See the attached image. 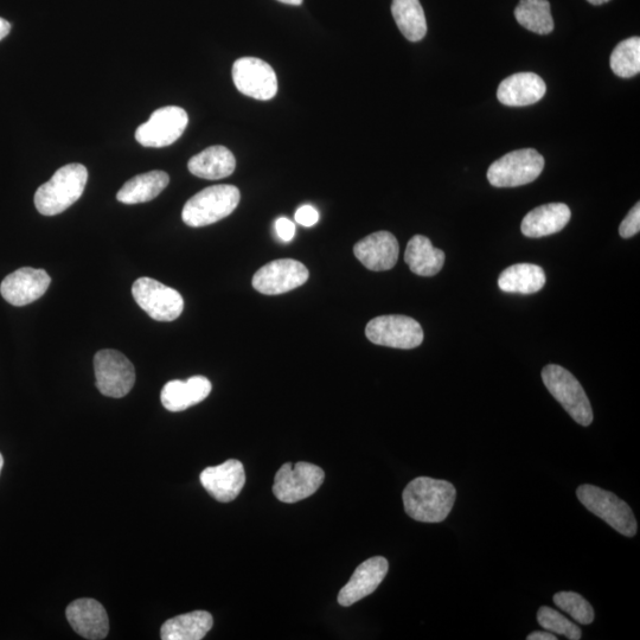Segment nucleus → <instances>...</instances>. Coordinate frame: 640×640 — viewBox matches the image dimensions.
I'll list each match as a JSON object with an SVG mask.
<instances>
[{
	"instance_id": "31",
	"label": "nucleus",
	"mask_w": 640,
	"mask_h": 640,
	"mask_svg": "<svg viewBox=\"0 0 640 640\" xmlns=\"http://www.w3.org/2000/svg\"><path fill=\"white\" fill-rule=\"evenodd\" d=\"M554 604L571 616L581 625H590L594 620V610L590 603L580 594L560 592L554 595Z\"/></svg>"
},
{
	"instance_id": "34",
	"label": "nucleus",
	"mask_w": 640,
	"mask_h": 640,
	"mask_svg": "<svg viewBox=\"0 0 640 640\" xmlns=\"http://www.w3.org/2000/svg\"><path fill=\"white\" fill-rule=\"evenodd\" d=\"M296 221L304 227H313L319 221V213L312 206H303L297 210Z\"/></svg>"
},
{
	"instance_id": "30",
	"label": "nucleus",
	"mask_w": 640,
	"mask_h": 640,
	"mask_svg": "<svg viewBox=\"0 0 640 640\" xmlns=\"http://www.w3.org/2000/svg\"><path fill=\"white\" fill-rule=\"evenodd\" d=\"M537 622L544 630L556 633V635L565 636L571 640L581 639L582 632L580 627L565 616H562L554 608L542 606L537 612Z\"/></svg>"
},
{
	"instance_id": "32",
	"label": "nucleus",
	"mask_w": 640,
	"mask_h": 640,
	"mask_svg": "<svg viewBox=\"0 0 640 640\" xmlns=\"http://www.w3.org/2000/svg\"><path fill=\"white\" fill-rule=\"evenodd\" d=\"M640 230V203L630 210L619 227V234L624 239L633 238Z\"/></svg>"
},
{
	"instance_id": "36",
	"label": "nucleus",
	"mask_w": 640,
	"mask_h": 640,
	"mask_svg": "<svg viewBox=\"0 0 640 640\" xmlns=\"http://www.w3.org/2000/svg\"><path fill=\"white\" fill-rule=\"evenodd\" d=\"M10 30L11 24L8 21H5L4 18H0V41L4 40V38L9 35Z\"/></svg>"
},
{
	"instance_id": "16",
	"label": "nucleus",
	"mask_w": 640,
	"mask_h": 640,
	"mask_svg": "<svg viewBox=\"0 0 640 640\" xmlns=\"http://www.w3.org/2000/svg\"><path fill=\"white\" fill-rule=\"evenodd\" d=\"M389 563L382 556H375L356 568L348 584L338 594V604L349 607L373 594L388 573Z\"/></svg>"
},
{
	"instance_id": "1",
	"label": "nucleus",
	"mask_w": 640,
	"mask_h": 640,
	"mask_svg": "<svg viewBox=\"0 0 640 640\" xmlns=\"http://www.w3.org/2000/svg\"><path fill=\"white\" fill-rule=\"evenodd\" d=\"M402 498L407 515L413 520L440 523L450 515L457 490L446 480L419 477L406 486Z\"/></svg>"
},
{
	"instance_id": "9",
	"label": "nucleus",
	"mask_w": 640,
	"mask_h": 640,
	"mask_svg": "<svg viewBox=\"0 0 640 640\" xmlns=\"http://www.w3.org/2000/svg\"><path fill=\"white\" fill-rule=\"evenodd\" d=\"M136 303L157 322H172L182 315L184 300L178 291L151 278H140L132 286Z\"/></svg>"
},
{
	"instance_id": "8",
	"label": "nucleus",
	"mask_w": 640,
	"mask_h": 640,
	"mask_svg": "<svg viewBox=\"0 0 640 640\" xmlns=\"http://www.w3.org/2000/svg\"><path fill=\"white\" fill-rule=\"evenodd\" d=\"M94 370L96 387L108 398H124L136 382L133 364L117 350L99 351L94 357Z\"/></svg>"
},
{
	"instance_id": "39",
	"label": "nucleus",
	"mask_w": 640,
	"mask_h": 640,
	"mask_svg": "<svg viewBox=\"0 0 640 640\" xmlns=\"http://www.w3.org/2000/svg\"><path fill=\"white\" fill-rule=\"evenodd\" d=\"M3 465H4V459H3L2 453H0V472H2Z\"/></svg>"
},
{
	"instance_id": "37",
	"label": "nucleus",
	"mask_w": 640,
	"mask_h": 640,
	"mask_svg": "<svg viewBox=\"0 0 640 640\" xmlns=\"http://www.w3.org/2000/svg\"><path fill=\"white\" fill-rule=\"evenodd\" d=\"M279 2L288 4V5H294V6H299L303 4V0H279Z\"/></svg>"
},
{
	"instance_id": "29",
	"label": "nucleus",
	"mask_w": 640,
	"mask_h": 640,
	"mask_svg": "<svg viewBox=\"0 0 640 640\" xmlns=\"http://www.w3.org/2000/svg\"><path fill=\"white\" fill-rule=\"evenodd\" d=\"M614 74L622 79H631L640 73V38L631 37L614 48L610 59Z\"/></svg>"
},
{
	"instance_id": "24",
	"label": "nucleus",
	"mask_w": 640,
	"mask_h": 640,
	"mask_svg": "<svg viewBox=\"0 0 640 640\" xmlns=\"http://www.w3.org/2000/svg\"><path fill=\"white\" fill-rule=\"evenodd\" d=\"M214 625L213 616L207 611L181 614L165 622L160 629L163 640H201Z\"/></svg>"
},
{
	"instance_id": "25",
	"label": "nucleus",
	"mask_w": 640,
	"mask_h": 640,
	"mask_svg": "<svg viewBox=\"0 0 640 640\" xmlns=\"http://www.w3.org/2000/svg\"><path fill=\"white\" fill-rule=\"evenodd\" d=\"M170 177L164 171H151L138 175L126 182L117 195V200L124 204H139L155 200L166 187Z\"/></svg>"
},
{
	"instance_id": "17",
	"label": "nucleus",
	"mask_w": 640,
	"mask_h": 640,
	"mask_svg": "<svg viewBox=\"0 0 640 640\" xmlns=\"http://www.w3.org/2000/svg\"><path fill=\"white\" fill-rule=\"evenodd\" d=\"M399 242L389 232L368 235L354 247V253L364 267L374 272L392 270L399 259Z\"/></svg>"
},
{
	"instance_id": "3",
	"label": "nucleus",
	"mask_w": 640,
	"mask_h": 640,
	"mask_svg": "<svg viewBox=\"0 0 640 640\" xmlns=\"http://www.w3.org/2000/svg\"><path fill=\"white\" fill-rule=\"evenodd\" d=\"M240 190L234 185H214L185 203L182 219L187 226L200 228L226 219L238 208Z\"/></svg>"
},
{
	"instance_id": "22",
	"label": "nucleus",
	"mask_w": 640,
	"mask_h": 640,
	"mask_svg": "<svg viewBox=\"0 0 640 640\" xmlns=\"http://www.w3.org/2000/svg\"><path fill=\"white\" fill-rule=\"evenodd\" d=\"M192 175L209 181H216L233 175L236 159L227 147L211 146L192 157L188 163Z\"/></svg>"
},
{
	"instance_id": "18",
	"label": "nucleus",
	"mask_w": 640,
	"mask_h": 640,
	"mask_svg": "<svg viewBox=\"0 0 640 640\" xmlns=\"http://www.w3.org/2000/svg\"><path fill=\"white\" fill-rule=\"evenodd\" d=\"M66 617L73 630L86 639H105L110 631L107 612L99 601L78 599L67 607Z\"/></svg>"
},
{
	"instance_id": "14",
	"label": "nucleus",
	"mask_w": 640,
	"mask_h": 640,
	"mask_svg": "<svg viewBox=\"0 0 640 640\" xmlns=\"http://www.w3.org/2000/svg\"><path fill=\"white\" fill-rule=\"evenodd\" d=\"M50 283L51 279L46 271L23 267L3 280L0 293L9 304L25 306L43 297Z\"/></svg>"
},
{
	"instance_id": "11",
	"label": "nucleus",
	"mask_w": 640,
	"mask_h": 640,
	"mask_svg": "<svg viewBox=\"0 0 640 640\" xmlns=\"http://www.w3.org/2000/svg\"><path fill=\"white\" fill-rule=\"evenodd\" d=\"M189 123L188 113L181 107L168 106L153 112L149 121L140 125L136 139L145 147H165L177 142Z\"/></svg>"
},
{
	"instance_id": "2",
	"label": "nucleus",
	"mask_w": 640,
	"mask_h": 640,
	"mask_svg": "<svg viewBox=\"0 0 640 640\" xmlns=\"http://www.w3.org/2000/svg\"><path fill=\"white\" fill-rule=\"evenodd\" d=\"M88 181L86 166L69 164L57 170L50 181L35 194V206L44 216H55L72 207L85 191Z\"/></svg>"
},
{
	"instance_id": "26",
	"label": "nucleus",
	"mask_w": 640,
	"mask_h": 640,
	"mask_svg": "<svg viewBox=\"0 0 640 640\" xmlns=\"http://www.w3.org/2000/svg\"><path fill=\"white\" fill-rule=\"evenodd\" d=\"M546 285V274L540 266L517 264L499 275L498 286L503 292L533 294Z\"/></svg>"
},
{
	"instance_id": "38",
	"label": "nucleus",
	"mask_w": 640,
	"mask_h": 640,
	"mask_svg": "<svg viewBox=\"0 0 640 640\" xmlns=\"http://www.w3.org/2000/svg\"><path fill=\"white\" fill-rule=\"evenodd\" d=\"M587 2L591 3L592 5H603L610 2V0H587Z\"/></svg>"
},
{
	"instance_id": "23",
	"label": "nucleus",
	"mask_w": 640,
	"mask_h": 640,
	"mask_svg": "<svg viewBox=\"0 0 640 640\" xmlns=\"http://www.w3.org/2000/svg\"><path fill=\"white\" fill-rule=\"evenodd\" d=\"M406 264L411 271L420 277H433L443 270L445 253L434 248L426 236L415 235L408 242L405 253Z\"/></svg>"
},
{
	"instance_id": "19",
	"label": "nucleus",
	"mask_w": 640,
	"mask_h": 640,
	"mask_svg": "<svg viewBox=\"0 0 640 640\" xmlns=\"http://www.w3.org/2000/svg\"><path fill=\"white\" fill-rule=\"evenodd\" d=\"M546 83L534 73H517L502 81L497 98L509 107H524L536 104L546 95Z\"/></svg>"
},
{
	"instance_id": "28",
	"label": "nucleus",
	"mask_w": 640,
	"mask_h": 640,
	"mask_svg": "<svg viewBox=\"0 0 640 640\" xmlns=\"http://www.w3.org/2000/svg\"><path fill=\"white\" fill-rule=\"evenodd\" d=\"M517 22L535 34L548 35L554 30V19L548 0H521L515 9Z\"/></svg>"
},
{
	"instance_id": "15",
	"label": "nucleus",
	"mask_w": 640,
	"mask_h": 640,
	"mask_svg": "<svg viewBox=\"0 0 640 640\" xmlns=\"http://www.w3.org/2000/svg\"><path fill=\"white\" fill-rule=\"evenodd\" d=\"M201 483L216 501L232 502L245 486V467L239 460L229 459L219 466L207 467L201 473Z\"/></svg>"
},
{
	"instance_id": "33",
	"label": "nucleus",
	"mask_w": 640,
	"mask_h": 640,
	"mask_svg": "<svg viewBox=\"0 0 640 640\" xmlns=\"http://www.w3.org/2000/svg\"><path fill=\"white\" fill-rule=\"evenodd\" d=\"M275 232L279 236V239L284 242H291L296 235V226L291 220L286 217H280L274 224Z\"/></svg>"
},
{
	"instance_id": "4",
	"label": "nucleus",
	"mask_w": 640,
	"mask_h": 640,
	"mask_svg": "<svg viewBox=\"0 0 640 640\" xmlns=\"http://www.w3.org/2000/svg\"><path fill=\"white\" fill-rule=\"evenodd\" d=\"M542 380L549 393L561 403L575 422L585 427L592 424L591 402L572 373L556 364H549L542 370Z\"/></svg>"
},
{
	"instance_id": "6",
	"label": "nucleus",
	"mask_w": 640,
	"mask_h": 640,
	"mask_svg": "<svg viewBox=\"0 0 640 640\" xmlns=\"http://www.w3.org/2000/svg\"><path fill=\"white\" fill-rule=\"evenodd\" d=\"M544 159L534 149L512 151L492 164L488 179L496 188H516L534 182L542 174Z\"/></svg>"
},
{
	"instance_id": "27",
	"label": "nucleus",
	"mask_w": 640,
	"mask_h": 640,
	"mask_svg": "<svg viewBox=\"0 0 640 640\" xmlns=\"http://www.w3.org/2000/svg\"><path fill=\"white\" fill-rule=\"evenodd\" d=\"M392 14L408 41L419 42L426 36L427 22L420 0H393Z\"/></svg>"
},
{
	"instance_id": "21",
	"label": "nucleus",
	"mask_w": 640,
	"mask_h": 640,
	"mask_svg": "<svg viewBox=\"0 0 640 640\" xmlns=\"http://www.w3.org/2000/svg\"><path fill=\"white\" fill-rule=\"evenodd\" d=\"M211 388V382L203 376L190 377L188 381L174 380L165 384L160 400L168 411L183 412L206 400Z\"/></svg>"
},
{
	"instance_id": "10",
	"label": "nucleus",
	"mask_w": 640,
	"mask_h": 640,
	"mask_svg": "<svg viewBox=\"0 0 640 640\" xmlns=\"http://www.w3.org/2000/svg\"><path fill=\"white\" fill-rule=\"evenodd\" d=\"M366 336L371 343L395 349H414L424 342V330L406 316H381L370 320Z\"/></svg>"
},
{
	"instance_id": "7",
	"label": "nucleus",
	"mask_w": 640,
	"mask_h": 640,
	"mask_svg": "<svg viewBox=\"0 0 640 640\" xmlns=\"http://www.w3.org/2000/svg\"><path fill=\"white\" fill-rule=\"evenodd\" d=\"M324 479L323 469L315 464L286 463L275 475L273 494L280 502L297 503L316 494Z\"/></svg>"
},
{
	"instance_id": "5",
	"label": "nucleus",
	"mask_w": 640,
	"mask_h": 640,
	"mask_svg": "<svg viewBox=\"0 0 640 640\" xmlns=\"http://www.w3.org/2000/svg\"><path fill=\"white\" fill-rule=\"evenodd\" d=\"M576 496L586 509L610 524L619 534L626 537L636 536L638 530L636 517L630 505L623 499L610 491L590 484L579 486Z\"/></svg>"
},
{
	"instance_id": "20",
	"label": "nucleus",
	"mask_w": 640,
	"mask_h": 640,
	"mask_svg": "<svg viewBox=\"0 0 640 640\" xmlns=\"http://www.w3.org/2000/svg\"><path fill=\"white\" fill-rule=\"evenodd\" d=\"M571 216V209L565 203L544 204L524 217L521 230L527 238H543L561 232L571 221Z\"/></svg>"
},
{
	"instance_id": "35",
	"label": "nucleus",
	"mask_w": 640,
	"mask_h": 640,
	"mask_svg": "<svg viewBox=\"0 0 640 640\" xmlns=\"http://www.w3.org/2000/svg\"><path fill=\"white\" fill-rule=\"evenodd\" d=\"M528 640H556L558 637L554 636L552 632L549 631H535L530 633L527 637Z\"/></svg>"
},
{
	"instance_id": "12",
	"label": "nucleus",
	"mask_w": 640,
	"mask_h": 640,
	"mask_svg": "<svg viewBox=\"0 0 640 640\" xmlns=\"http://www.w3.org/2000/svg\"><path fill=\"white\" fill-rule=\"evenodd\" d=\"M234 85L243 95L267 101L278 93V79L274 69L256 57H242L233 66Z\"/></svg>"
},
{
	"instance_id": "13",
	"label": "nucleus",
	"mask_w": 640,
	"mask_h": 640,
	"mask_svg": "<svg viewBox=\"0 0 640 640\" xmlns=\"http://www.w3.org/2000/svg\"><path fill=\"white\" fill-rule=\"evenodd\" d=\"M309 275V270L302 262L292 259L275 260L254 274L253 287L266 296H278L303 286Z\"/></svg>"
}]
</instances>
